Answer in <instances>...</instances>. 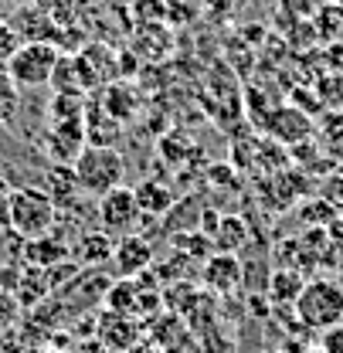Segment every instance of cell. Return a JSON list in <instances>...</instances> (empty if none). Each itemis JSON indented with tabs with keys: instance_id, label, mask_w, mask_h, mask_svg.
<instances>
[{
	"instance_id": "30",
	"label": "cell",
	"mask_w": 343,
	"mask_h": 353,
	"mask_svg": "<svg viewBox=\"0 0 343 353\" xmlns=\"http://www.w3.org/2000/svg\"><path fill=\"white\" fill-rule=\"evenodd\" d=\"M337 272H340V275H337V282H340V289H343V262L337 265Z\"/></svg>"
},
{
	"instance_id": "26",
	"label": "cell",
	"mask_w": 343,
	"mask_h": 353,
	"mask_svg": "<svg viewBox=\"0 0 343 353\" xmlns=\"http://www.w3.org/2000/svg\"><path fill=\"white\" fill-rule=\"evenodd\" d=\"M10 7H14L10 0H0V21H7V14H10Z\"/></svg>"
},
{
	"instance_id": "2",
	"label": "cell",
	"mask_w": 343,
	"mask_h": 353,
	"mask_svg": "<svg viewBox=\"0 0 343 353\" xmlns=\"http://www.w3.org/2000/svg\"><path fill=\"white\" fill-rule=\"evenodd\" d=\"M75 176L88 197H102L126 183V157L116 146H86L75 157Z\"/></svg>"
},
{
	"instance_id": "3",
	"label": "cell",
	"mask_w": 343,
	"mask_h": 353,
	"mask_svg": "<svg viewBox=\"0 0 343 353\" xmlns=\"http://www.w3.org/2000/svg\"><path fill=\"white\" fill-rule=\"evenodd\" d=\"M296 319L302 330L309 333H323L330 326L343 323V289L337 279H306L300 299H296Z\"/></svg>"
},
{
	"instance_id": "1",
	"label": "cell",
	"mask_w": 343,
	"mask_h": 353,
	"mask_svg": "<svg viewBox=\"0 0 343 353\" xmlns=\"http://www.w3.org/2000/svg\"><path fill=\"white\" fill-rule=\"evenodd\" d=\"M55 218H58V204L48 197V190H38V187H17V190H10L3 228L14 231L21 241L51 234Z\"/></svg>"
},
{
	"instance_id": "28",
	"label": "cell",
	"mask_w": 343,
	"mask_h": 353,
	"mask_svg": "<svg viewBox=\"0 0 343 353\" xmlns=\"http://www.w3.org/2000/svg\"><path fill=\"white\" fill-rule=\"evenodd\" d=\"M7 197H10V187H7V183H3V180H0V204H3V201H7Z\"/></svg>"
},
{
	"instance_id": "10",
	"label": "cell",
	"mask_w": 343,
	"mask_h": 353,
	"mask_svg": "<svg viewBox=\"0 0 343 353\" xmlns=\"http://www.w3.org/2000/svg\"><path fill=\"white\" fill-rule=\"evenodd\" d=\"M112 252H116V238H112L109 231L95 228V231H86V234L79 238V245H75V262L82 265V268H99V265L112 262Z\"/></svg>"
},
{
	"instance_id": "16",
	"label": "cell",
	"mask_w": 343,
	"mask_h": 353,
	"mask_svg": "<svg viewBox=\"0 0 343 353\" xmlns=\"http://www.w3.org/2000/svg\"><path fill=\"white\" fill-rule=\"evenodd\" d=\"M211 241H215L217 252L235 255V252L248 241V228H245L242 218H217V228H215V234H211Z\"/></svg>"
},
{
	"instance_id": "29",
	"label": "cell",
	"mask_w": 343,
	"mask_h": 353,
	"mask_svg": "<svg viewBox=\"0 0 343 353\" xmlns=\"http://www.w3.org/2000/svg\"><path fill=\"white\" fill-rule=\"evenodd\" d=\"M302 353H326V350H323V347H306Z\"/></svg>"
},
{
	"instance_id": "4",
	"label": "cell",
	"mask_w": 343,
	"mask_h": 353,
	"mask_svg": "<svg viewBox=\"0 0 343 353\" xmlns=\"http://www.w3.org/2000/svg\"><path fill=\"white\" fill-rule=\"evenodd\" d=\"M65 51L51 41H24L10 61L3 65L7 75L17 82V88H48L51 85V75H55V65Z\"/></svg>"
},
{
	"instance_id": "19",
	"label": "cell",
	"mask_w": 343,
	"mask_h": 353,
	"mask_svg": "<svg viewBox=\"0 0 343 353\" xmlns=\"http://www.w3.org/2000/svg\"><path fill=\"white\" fill-rule=\"evenodd\" d=\"M173 248H177V252H184V255H190V259H197V262H208V259H211V248H215V241H211L208 234L180 231V234L173 238Z\"/></svg>"
},
{
	"instance_id": "27",
	"label": "cell",
	"mask_w": 343,
	"mask_h": 353,
	"mask_svg": "<svg viewBox=\"0 0 343 353\" xmlns=\"http://www.w3.org/2000/svg\"><path fill=\"white\" fill-rule=\"evenodd\" d=\"M14 7H38V3H44V0H10Z\"/></svg>"
},
{
	"instance_id": "14",
	"label": "cell",
	"mask_w": 343,
	"mask_h": 353,
	"mask_svg": "<svg viewBox=\"0 0 343 353\" xmlns=\"http://www.w3.org/2000/svg\"><path fill=\"white\" fill-rule=\"evenodd\" d=\"M44 190H48V197H51L58 208H65L75 194H82L75 167H72V163H51L48 174H44Z\"/></svg>"
},
{
	"instance_id": "8",
	"label": "cell",
	"mask_w": 343,
	"mask_h": 353,
	"mask_svg": "<svg viewBox=\"0 0 343 353\" xmlns=\"http://www.w3.org/2000/svg\"><path fill=\"white\" fill-rule=\"evenodd\" d=\"M112 262H116L119 279H139V275L153 265V245H150L143 234H123V238L116 241Z\"/></svg>"
},
{
	"instance_id": "18",
	"label": "cell",
	"mask_w": 343,
	"mask_h": 353,
	"mask_svg": "<svg viewBox=\"0 0 343 353\" xmlns=\"http://www.w3.org/2000/svg\"><path fill=\"white\" fill-rule=\"evenodd\" d=\"M21 112V88L7 75V68H0V126H10Z\"/></svg>"
},
{
	"instance_id": "9",
	"label": "cell",
	"mask_w": 343,
	"mask_h": 353,
	"mask_svg": "<svg viewBox=\"0 0 343 353\" xmlns=\"http://www.w3.org/2000/svg\"><path fill=\"white\" fill-rule=\"evenodd\" d=\"M265 130L272 132L275 139H282V143H300V139H306L313 132V119L296 105H279V109H272L265 116Z\"/></svg>"
},
{
	"instance_id": "17",
	"label": "cell",
	"mask_w": 343,
	"mask_h": 353,
	"mask_svg": "<svg viewBox=\"0 0 343 353\" xmlns=\"http://www.w3.org/2000/svg\"><path fill=\"white\" fill-rule=\"evenodd\" d=\"M51 88H55V95H86V85L79 79V68H75V58L72 54H61L58 58L55 75H51Z\"/></svg>"
},
{
	"instance_id": "20",
	"label": "cell",
	"mask_w": 343,
	"mask_h": 353,
	"mask_svg": "<svg viewBox=\"0 0 343 353\" xmlns=\"http://www.w3.org/2000/svg\"><path fill=\"white\" fill-rule=\"evenodd\" d=\"M86 99L82 95H55L51 99V123L61 119H86Z\"/></svg>"
},
{
	"instance_id": "31",
	"label": "cell",
	"mask_w": 343,
	"mask_h": 353,
	"mask_svg": "<svg viewBox=\"0 0 343 353\" xmlns=\"http://www.w3.org/2000/svg\"><path fill=\"white\" fill-rule=\"evenodd\" d=\"M0 272H3V268H0Z\"/></svg>"
},
{
	"instance_id": "24",
	"label": "cell",
	"mask_w": 343,
	"mask_h": 353,
	"mask_svg": "<svg viewBox=\"0 0 343 353\" xmlns=\"http://www.w3.org/2000/svg\"><path fill=\"white\" fill-rule=\"evenodd\" d=\"M337 157H343V116L340 112H333L330 119H326V139H323Z\"/></svg>"
},
{
	"instance_id": "25",
	"label": "cell",
	"mask_w": 343,
	"mask_h": 353,
	"mask_svg": "<svg viewBox=\"0 0 343 353\" xmlns=\"http://www.w3.org/2000/svg\"><path fill=\"white\" fill-rule=\"evenodd\" d=\"M320 347L326 353H343V323H337V326H330V330L320 333Z\"/></svg>"
},
{
	"instance_id": "21",
	"label": "cell",
	"mask_w": 343,
	"mask_h": 353,
	"mask_svg": "<svg viewBox=\"0 0 343 353\" xmlns=\"http://www.w3.org/2000/svg\"><path fill=\"white\" fill-rule=\"evenodd\" d=\"M133 17L139 24H160L167 21V0H133Z\"/></svg>"
},
{
	"instance_id": "23",
	"label": "cell",
	"mask_w": 343,
	"mask_h": 353,
	"mask_svg": "<svg viewBox=\"0 0 343 353\" xmlns=\"http://www.w3.org/2000/svg\"><path fill=\"white\" fill-rule=\"evenodd\" d=\"M21 34H17V28L10 24V21H0V68L10 61V54L21 48Z\"/></svg>"
},
{
	"instance_id": "12",
	"label": "cell",
	"mask_w": 343,
	"mask_h": 353,
	"mask_svg": "<svg viewBox=\"0 0 343 353\" xmlns=\"http://www.w3.org/2000/svg\"><path fill=\"white\" fill-rule=\"evenodd\" d=\"M68 259H72L68 245L58 241V238H51V234H41V238L24 241V262L35 265V268H55V265L68 262Z\"/></svg>"
},
{
	"instance_id": "6",
	"label": "cell",
	"mask_w": 343,
	"mask_h": 353,
	"mask_svg": "<svg viewBox=\"0 0 343 353\" xmlns=\"http://www.w3.org/2000/svg\"><path fill=\"white\" fill-rule=\"evenodd\" d=\"M75 58V68H79V79H82V85L95 88V85H112L119 75H123V68H119V54L109 48V44H86L82 51H75L72 54Z\"/></svg>"
},
{
	"instance_id": "7",
	"label": "cell",
	"mask_w": 343,
	"mask_h": 353,
	"mask_svg": "<svg viewBox=\"0 0 343 353\" xmlns=\"http://www.w3.org/2000/svg\"><path fill=\"white\" fill-rule=\"evenodd\" d=\"M44 146H48L51 163H75V157L88 146L86 119H61V123H51V130L44 136Z\"/></svg>"
},
{
	"instance_id": "13",
	"label": "cell",
	"mask_w": 343,
	"mask_h": 353,
	"mask_svg": "<svg viewBox=\"0 0 343 353\" xmlns=\"http://www.w3.org/2000/svg\"><path fill=\"white\" fill-rule=\"evenodd\" d=\"M302 285H306V275H302L300 268H282V265H279V268L268 275L265 292H268V299H272L275 306H296Z\"/></svg>"
},
{
	"instance_id": "5",
	"label": "cell",
	"mask_w": 343,
	"mask_h": 353,
	"mask_svg": "<svg viewBox=\"0 0 343 353\" xmlns=\"http://www.w3.org/2000/svg\"><path fill=\"white\" fill-rule=\"evenodd\" d=\"M99 201V224H102V231H109V234H133L136 231V224H139V204H136V194H133V187H116V190H109V194H102V197H95Z\"/></svg>"
},
{
	"instance_id": "11",
	"label": "cell",
	"mask_w": 343,
	"mask_h": 353,
	"mask_svg": "<svg viewBox=\"0 0 343 353\" xmlns=\"http://www.w3.org/2000/svg\"><path fill=\"white\" fill-rule=\"evenodd\" d=\"M204 285L215 289V292H231L235 285H242V265L235 255L228 252H217L204 262Z\"/></svg>"
},
{
	"instance_id": "15",
	"label": "cell",
	"mask_w": 343,
	"mask_h": 353,
	"mask_svg": "<svg viewBox=\"0 0 343 353\" xmlns=\"http://www.w3.org/2000/svg\"><path fill=\"white\" fill-rule=\"evenodd\" d=\"M133 194H136L139 214H153V218H164L173 204H177L173 190L167 183H160V180H143L139 187H133Z\"/></svg>"
},
{
	"instance_id": "22",
	"label": "cell",
	"mask_w": 343,
	"mask_h": 353,
	"mask_svg": "<svg viewBox=\"0 0 343 353\" xmlns=\"http://www.w3.org/2000/svg\"><path fill=\"white\" fill-rule=\"evenodd\" d=\"M201 7H204V14L215 17V21H235V17L248 7V0H201Z\"/></svg>"
}]
</instances>
